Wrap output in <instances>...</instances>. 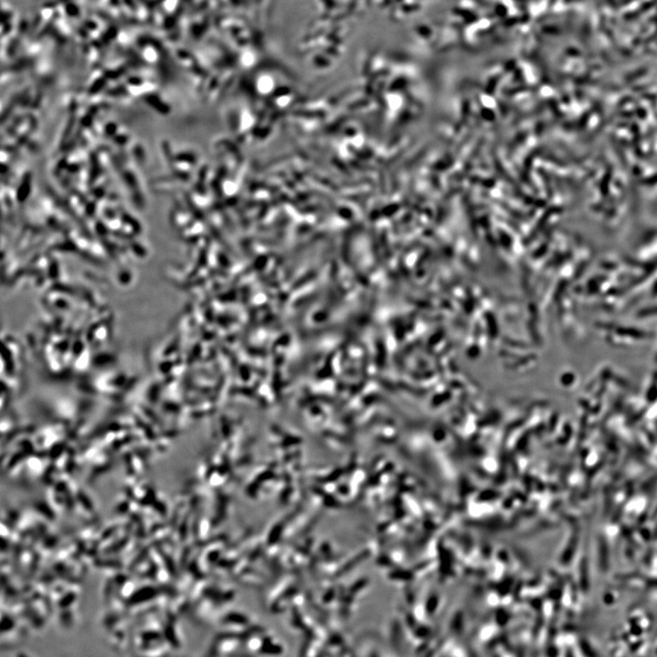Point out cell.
Masks as SVG:
<instances>
[{"instance_id":"obj_1","label":"cell","mask_w":657,"mask_h":657,"mask_svg":"<svg viewBox=\"0 0 657 657\" xmlns=\"http://www.w3.org/2000/svg\"><path fill=\"white\" fill-rule=\"evenodd\" d=\"M16 657H31V656L27 655V653H18V655L16 656Z\"/></svg>"}]
</instances>
